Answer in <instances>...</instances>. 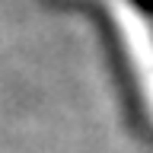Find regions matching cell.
<instances>
[{
  "mask_svg": "<svg viewBox=\"0 0 153 153\" xmlns=\"http://www.w3.org/2000/svg\"><path fill=\"white\" fill-rule=\"evenodd\" d=\"M112 16H115V26L121 32L124 45H128L131 67H134V74H137V80H140V89H143L147 105H150V112H153V32L143 26V19L137 16V10L128 0L112 3Z\"/></svg>",
  "mask_w": 153,
  "mask_h": 153,
  "instance_id": "obj_1",
  "label": "cell"
},
{
  "mask_svg": "<svg viewBox=\"0 0 153 153\" xmlns=\"http://www.w3.org/2000/svg\"><path fill=\"white\" fill-rule=\"evenodd\" d=\"M137 3H143L147 10H153V0H137Z\"/></svg>",
  "mask_w": 153,
  "mask_h": 153,
  "instance_id": "obj_2",
  "label": "cell"
}]
</instances>
